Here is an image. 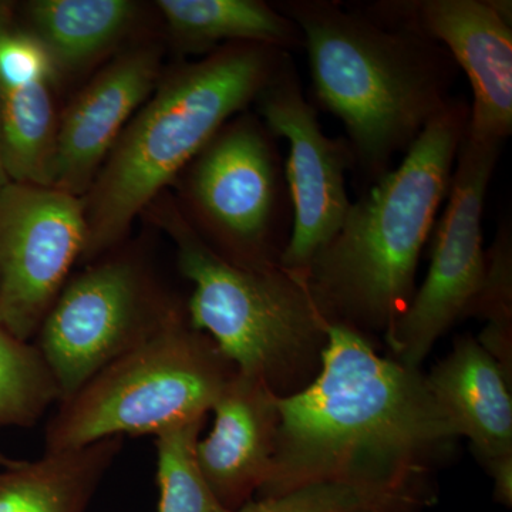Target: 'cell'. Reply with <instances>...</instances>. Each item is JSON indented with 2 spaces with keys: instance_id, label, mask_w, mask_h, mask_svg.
<instances>
[{
  "instance_id": "6da1fadb",
  "label": "cell",
  "mask_w": 512,
  "mask_h": 512,
  "mask_svg": "<svg viewBox=\"0 0 512 512\" xmlns=\"http://www.w3.org/2000/svg\"><path fill=\"white\" fill-rule=\"evenodd\" d=\"M278 404L275 456L255 498L322 483L429 487L460 439L420 369L380 356L372 339L338 323L318 376Z\"/></svg>"
},
{
  "instance_id": "7a4b0ae2",
  "label": "cell",
  "mask_w": 512,
  "mask_h": 512,
  "mask_svg": "<svg viewBox=\"0 0 512 512\" xmlns=\"http://www.w3.org/2000/svg\"><path fill=\"white\" fill-rule=\"evenodd\" d=\"M275 8L301 29L316 100L342 121L355 167L375 183L446 109L456 63L375 5L286 0Z\"/></svg>"
},
{
  "instance_id": "3957f363",
  "label": "cell",
  "mask_w": 512,
  "mask_h": 512,
  "mask_svg": "<svg viewBox=\"0 0 512 512\" xmlns=\"http://www.w3.org/2000/svg\"><path fill=\"white\" fill-rule=\"evenodd\" d=\"M468 120L466 101L451 99L421 131L399 167L350 204L335 237L313 258L306 281L329 323L370 339L384 338L406 311Z\"/></svg>"
},
{
  "instance_id": "277c9868",
  "label": "cell",
  "mask_w": 512,
  "mask_h": 512,
  "mask_svg": "<svg viewBox=\"0 0 512 512\" xmlns=\"http://www.w3.org/2000/svg\"><path fill=\"white\" fill-rule=\"evenodd\" d=\"M289 56L261 43H229L168 74L124 128L84 200L82 259L90 261L126 237L137 215L258 99Z\"/></svg>"
},
{
  "instance_id": "5b68a950",
  "label": "cell",
  "mask_w": 512,
  "mask_h": 512,
  "mask_svg": "<svg viewBox=\"0 0 512 512\" xmlns=\"http://www.w3.org/2000/svg\"><path fill=\"white\" fill-rule=\"evenodd\" d=\"M156 211L177 247L181 274L194 286L185 306L192 328L210 336L239 373L261 380L276 396H292L312 383L330 323L306 278L279 264H234L174 204Z\"/></svg>"
},
{
  "instance_id": "8992f818",
  "label": "cell",
  "mask_w": 512,
  "mask_h": 512,
  "mask_svg": "<svg viewBox=\"0 0 512 512\" xmlns=\"http://www.w3.org/2000/svg\"><path fill=\"white\" fill-rule=\"evenodd\" d=\"M235 373L214 340L192 328L184 309L57 403L46 426V451L79 450L113 437H156L207 419Z\"/></svg>"
},
{
  "instance_id": "52a82bcc",
  "label": "cell",
  "mask_w": 512,
  "mask_h": 512,
  "mask_svg": "<svg viewBox=\"0 0 512 512\" xmlns=\"http://www.w3.org/2000/svg\"><path fill=\"white\" fill-rule=\"evenodd\" d=\"M275 137L252 114L229 120L191 161L187 198L210 247L249 268L278 265L292 204ZM191 222V221H190Z\"/></svg>"
},
{
  "instance_id": "ba28073f",
  "label": "cell",
  "mask_w": 512,
  "mask_h": 512,
  "mask_svg": "<svg viewBox=\"0 0 512 512\" xmlns=\"http://www.w3.org/2000/svg\"><path fill=\"white\" fill-rule=\"evenodd\" d=\"M184 309L164 298L144 266L128 256L101 261L66 282L35 345L55 379L59 403Z\"/></svg>"
},
{
  "instance_id": "9c48e42d",
  "label": "cell",
  "mask_w": 512,
  "mask_h": 512,
  "mask_svg": "<svg viewBox=\"0 0 512 512\" xmlns=\"http://www.w3.org/2000/svg\"><path fill=\"white\" fill-rule=\"evenodd\" d=\"M500 148L466 133L458 150L446 210L434 229L429 274L384 336L393 360L410 369H420L437 340L468 318L483 285L485 195Z\"/></svg>"
},
{
  "instance_id": "30bf717a",
  "label": "cell",
  "mask_w": 512,
  "mask_h": 512,
  "mask_svg": "<svg viewBox=\"0 0 512 512\" xmlns=\"http://www.w3.org/2000/svg\"><path fill=\"white\" fill-rule=\"evenodd\" d=\"M87 244L86 202L53 187L0 191V326L35 338Z\"/></svg>"
},
{
  "instance_id": "8fae6325",
  "label": "cell",
  "mask_w": 512,
  "mask_h": 512,
  "mask_svg": "<svg viewBox=\"0 0 512 512\" xmlns=\"http://www.w3.org/2000/svg\"><path fill=\"white\" fill-rule=\"evenodd\" d=\"M255 103L269 133L289 146L284 174L292 229L279 265L306 278L313 258L332 241L348 214L352 201L346 173L355 167V158L346 138L323 133L318 111L302 92L292 56Z\"/></svg>"
},
{
  "instance_id": "7c38bea8",
  "label": "cell",
  "mask_w": 512,
  "mask_h": 512,
  "mask_svg": "<svg viewBox=\"0 0 512 512\" xmlns=\"http://www.w3.org/2000/svg\"><path fill=\"white\" fill-rule=\"evenodd\" d=\"M376 6L450 53L473 90L468 136L503 146L512 131L510 0H412Z\"/></svg>"
},
{
  "instance_id": "4fadbf2b",
  "label": "cell",
  "mask_w": 512,
  "mask_h": 512,
  "mask_svg": "<svg viewBox=\"0 0 512 512\" xmlns=\"http://www.w3.org/2000/svg\"><path fill=\"white\" fill-rule=\"evenodd\" d=\"M160 56L138 47L111 62L64 111L57 128L53 188L90 191L128 120L157 83Z\"/></svg>"
},
{
  "instance_id": "5bb4252c",
  "label": "cell",
  "mask_w": 512,
  "mask_h": 512,
  "mask_svg": "<svg viewBox=\"0 0 512 512\" xmlns=\"http://www.w3.org/2000/svg\"><path fill=\"white\" fill-rule=\"evenodd\" d=\"M434 399L493 480L494 500L512 505L511 377L473 336L454 340L453 350L426 375Z\"/></svg>"
},
{
  "instance_id": "9a60e30c",
  "label": "cell",
  "mask_w": 512,
  "mask_h": 512,
  "mask_svg": "<svg viewBox=\"0 0 512 512\" xmlns=\"http://www.w3.org/2000/svg\"><path fill=\"white\" fill-rule=\"evenodd\" d=\"M279 396L237 370L212 407L214 426L198 440L197 460L225 510L244 507L261 490L275 456Z\"/></svg>"
},
{
  "instance_id": "2e32d148",
  "label": "cell",
  "mask_w": 512,
  "mask_h": 512,
  "mask_svg": "<svg viewBox=\"0 0 512 512\" xmlns=\"http://www.w3.org/2000/svg\"><path fill=\"white\" fill-rule=\"evenodd\" d=\"M123 437L43 454L0 471V512H86Z\"/></svg>"
},
{
  "instance_id": "e0dca14e",
  "label": "cell",
  "mask_w": 512,
  "mask_h": 512,
  "mask_svg": "<svg viewBox=\"0 0 512 512\" xmlns=\"http://www.w3.org/2000/svg\"><path fill=\"white\" fill-rule=\"evenodd\" d=\"M171 36L187 53L214 52L229 43H261L291 53L301 29L261 0H160Z\"/></svg>"
},
{
  "instance_id": "ac0fdd59",
  "label": "cell",
  "mask_w": 512,
  "mask_h": 512,
  "mask_svg": "<svg viewBox=\"0 0 512 512\" xmlns=\"http://www.w3.org/2000/svg\"><path fill=\"white\" fill-rule=\"evenodd\" d=\"M32 30L49 50L57 74L79 72L113 49L137 20L130 0H35Z\"/></svg>"
},
{
  "instance_id": "d6986e66",
  "label": "cell",
  "mask_w": 512,
  "mask_h": 512,
  "mask_svg": "<svg viewBox=\"0 0 512 512\" xmlns=\"http://www.w3.org/2000/svg\"><path fill=\"white\" fill-rule=\"evenodd\" d=\"M50 86L2 92L0 160L9 183L53 187L59 121Z\"/></svg>"
},
{
  "instance_id": "ffe728a7",
  "label": "cell",
  "mask_w": 512,
  "mask_h": 512,
  "mask_svg": "<svg viewBox=\"0 0 512 512\" xmlns=\"http://www.w3.org/2000/svg\"><path fill=\"white\" fill-rule=\"evenodd\" d=\"M436 503L433 487L322 483L275 497L255 498L235 512H424Z\"/></svg>"
},
{
  "instance_id": "44dd1931",
  "label": "cell",
  "mask_w": 512,
  "mask_h": 512,
  "mask_svg": "<svg viewBox=\"0 0 512 512\" xmlns=\"http://www.w3.org/2000/svg\"><path fill=\"white\" fill-rule=\"evenodd\" d=\"M204 423L192 420L157 434L158 512H231L222 507L198 466Z\"/></svg>"
},
{
  "instance_id": "7402d4cb",
  "label": "cell",
  "mask_w": 512,
  "mask_h": 512,
  "mask_svg": "<svg viewBox=\"0 0 512 512\" xmlns=\"http://www.w3.org/2000/svg\"><path fill=\"white\" fill-rule=\"evenodd\" d=\"M59 400L39 349L0 326V426H33Z\"/></svg>"
},
{
  "instance_id": "603a6c76",
  "label": "cell",
  "mask_w": 512,
  "mask_h": 512,
  "mask_svg": "<svg viewBox=\"0 0 512 512\" xmlns=\"http://www.w3.org/2000/svg\"><path fill=\"white\" fill-rule=\"evenodd\" d=\"M487 254L483 285L468 318L485 320L477 340L512 379V242L507 224L498 229Z\"/></svg>"
},
{
  "instance_id": "cb8c5ba5",
  "label": "cell",
  "mask_w": 512,
  "mask_h": 512,
  "mask_svg": "<svg viewBox=\"0 0 512 512\" xmlns=\"http://www.w3.org/2000/svg\"><path fill=\"white\" fill-rule=\"evenodd\" d=\"M57 76L49 50L35 33L9 29L0 36V87L2 92L53 82Z\"/></svg>"
},
{
  "instance_id": "d4e9b609",
  "label": "cell",
  "mask_w": 512,
  "mask_h": 512,
  "mask_svg": "<svg viewBox=\"0 0 512 512\" xmlns=\"http://www.w3.org/2000/svg\"><path fill=\"white\" fill-rule=\"evenodd\" d=\"M9 29H12V10L9 3L0 2V36L5 35ZM0 109H2V87H0ZM9 184L8 177L3 171L2 160H0V191Z\"/></svg>"
},
{
  "instance_id": "484cf974",
  "label": "cell",
  "mask_w": 512,
  "mask_h": 512,
  "mask_svg": "<svg viewBox=\"0 0 512 512\" xmlns=\"http://www.w3.org/2000/svg\"><path fill=\"white\" fill-rule=\"evenodd\" d=\"M19 463V460H13V458H9L8 456H5V454L0 453V468L13 467Z\"/></svg>"
}]
</instances>
